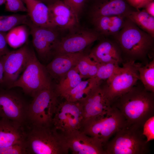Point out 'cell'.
Instances as JSON below:
<instances>
[{"mask_svg": "<svg viewBox=\"0 0 154 154\" xmlns=\"http://www.w3.org/2000/svg\"><path fill=\"white\" fill-rule=\"evenodd\" d=\"M113 38L121 50L123 62L133 61L145 65L154 52V37L126 17L123 27Z\"/></svg>", "mask_w": 154, "mask_h": 154, "instance_id": "6da1fadb", "label": "cell"}, {"mask_svg": "<svg viewBox=\"0 0 154 154\" xmlns=\"http://www.w3.org/2000/svg\"><path fill=\"white\" fill-rule=\"evenodd\" d=\"M124 117L127 124L143 126L154 115V93L146 90L142 84H137L111 104Z\"/></svg>", "mask_w": 154, "mask_h": 154, "instance_id": "7a4b0ae2", "label": "cell"}, {"mask_svg": "<svg viewBox=\"0 0 154 154\" xmlns=\"http://www.w3.org/2000/svg\"><path fill=\"white\" fill-rule=\"evenodd\" d=\"M25 141L29 154H67L69 150L64 136L53 126H32Z\"/></svg>", "mask_w": 154, "mask_h": 154, "instance_id": "3957f363", "label": "cell"}, {"mask_svg": "<svg viewBox=\"0 0 154 154\" xmlns=\"http://www.w3.org/2000/svg\"><path fill=\"white\" fill-rule=\"evenodd\" d=\"M143 126L127 124L104 145L106 154H145L149 151V142L143 134Z\"/></svg>", "mask_w": 154, "mask_h": 154, "instance_id": "277c9868", "label": "cell"}, {"mask_svg": "<svg viewBox=\"0 0 154 154\" xmlns=\"http://www.w3.org/2000/svg\"><path fill=\"white\" fill-rule=\"evenodd\" d=\"M29 104L27 120L32 126H52L54 116L59 103L58 97L52 86L37 92Z\"/></svg>", "mask_w": 154, "mask_h": 154, "instance_id": "5b68a950", "label": "cell"}, {"mask_svg": "<svg viewBox=\"0 0 154 154\" xmlns=\"http://www.w3.org/2000/svg\"><path fill=\"white\" fill-rule=\"evenodd\" d=\"M126 123L119 111L111 106L105 114L84 124L80 131L99 140L104 146L110 138Z\"/></svg>", "mask_w": 154, "mask_h": 154, "instance_id": "8992f818", "label": "cell"}, {"mask_svg": "<svg viewBox=\"0 0 154 154\" xmlns=\"http://www.w3.org/2000/svg\"><path fill=\"white\" fill-rule=\"evenodd\" d=\"M122 64L119 70L103 84L106 96L111 105L115 99L128 92L140 80L138 69L142 64L133 61Z\"/></svg>", "mask_w": 154, "mask_h": 154, "instance_id": "52a82bcc", "label": "cell"}, {"mask_svg": "<svg viewBox=\"0 0 154 154\" xmlns=\"http://www.w3.org/2000/svg\"><path fill=\"white\" fill-rule=\"evenodd\" d=\"M52 86L49 75L33 51L21 76L11 87H19L32 97L37 92Z\"/></svg>", "mask_w": 154, "mask_h": 154, "instance_id": "ba28073f", "label": "cell"}, {"mask_svg": "<svg viewBox=\"0 0 154 154\" xmlns=\"http://www.w3.org/2000/svg\"><path fill=\"white\" fill-rule=\"evenodd\" d=\"M83 118L82 104L80 101H65L59 103L52 121V126L63 135L80 130Z\"/></svg>", "mask_w": 154, "mask_h": 154, "instance_id": "9c48e42d", "label": "cell"}, {"mask_svg": "<svg viewBox=\"0 0 154 154\" xmlns=\"http://www.w3.org/2000/svg\"><path fill=\"white\" fill-rule=\"evenodd\" d=\"M33 51L25 44L0 57L4 69L3 81L0 86L6 89L11 88L25 69Z\"/></svg>", "mask_w": 154, "mask_h": 154, "instance_id": "30bf717a", "label": "cell"}, {"mask_svg": "<svg viewBox=\"0 0 154 154\" xmlns=\"http://www.w3.org/2000/svg\"><path fill=\"white\" fill-rule=\"evenodd\" d=\"M28 105L19 94L0 86V118L23 125L27 121Z\"/></svg>", "mask_w": 154, "mask_h": 154, "instance_id": "8fae6325", "label": "cell"}, {"mask_svg": "<svg viewBox=\"0 0 154 154\" xmlns=\"http://www.w3.org/2000/svg\"><path fill=\"white\" fill-rule=\"evenodd\" d=\"M60 39L55 49L56 54L83 52L87 47L100 38L94 29H76Z\"/></svg>", "mask_w": 154, "mask_h": 154, "instance_id": "7c38bea8", "label": "cell"}, {"mask_svg": "<svg viewBox=\"0 0 154 154\" xmlns=\"http://www.w3.org/2000/svg\"><path fill=\"white\" fill-rule=\"evenodd\" d=\"M27 25L30 28L33 45L38 55L42 60H48L53 56L60 39L56 28L37 26L31 21Z\"/></svg>", "mask_w": 154, "mask_h": 154, "instance_id": "4fadbf2b", "label": "cell"}, {"mask_svg": "<svg viewBox=\"0 0 154 154\" xmlns=\"http://www.w3.org/2000/svg\"><path fill=\"white\" fill-rule=\"evenodd\" d=\"M103 84L102 82L94 86L87 96L80 101L83 111L82 127L88 121L105 114L111 108L104 91Z\"/></svg>", "mask_w": 154, "mask_h": 154, "instance_id": "5bb4252c", "label": "cell"}, {"mask_svg": "<svg viewBox=\"0 0 154 154\" xmlns=\"http://www.w3.org/2000/svg\"><path fill=\"white\" fill-rule=\"evenodd\" d=\"M73 154H106L104 145L99 140L80 130L64 135Z\"/></svg>", "mask_w": 154, "mask_h": 154, "instance_id": "9a60e30c", "label": "cell"}, {"mask_svg": "<svg viewBox=\"0 0 154 154\" xmlns=\"http://www.w3.org/2000/svg\"><path fill=\"white\" fill-rule=\"evenodd\" d=\"M52 23L56 28L72 31L77 29L79 16L63 0H57L48 6Z\"/></svg>", "mask_w": 154, "mask_h": 154, "instance_id": "2e32d148", "label": "cell"}, {"mask_svg": "<svg viewBox=\"0 0 154 154\" xmlns=\"http://www.w3.org/2000/svg\"><path fill=\"white\" fill-rule=\"evenodd\" d=\"M101 38H102L88 54L89 57L99 64L111 62L122 63L121 51L115 40L112 37Z\"/></svg>", "mask_w": 154, "mask_h": 154, "instance_id": "e0dca14e", "label": "cell"}, {"mask_svg": "<svg viewBox=\"0 0 154 154\" xmlns=\"http://www.w3.org/2000/svg\"><path fill=\"white\" fill-rule=\"evenodd\" d=\"M89 16L91 19L101 16L122 15L126 16L135 9L125 0H90Z\"/></svg>", "mask_w": 154, "mask_h": 154, "instance_id": "ac0fdd59", "label": "cell"}, {"mask_svg": "<svg viewBox=\"0 0 154 154\" xmlns=\"http://www.w3.org/2000/svg\"><path fill=\"white\" fill-rule=\"evenodd\" d=\"M84 54L83 51L54 55L45 67L49 75L54 78H59L75 67Z\"/></svg>", "mask_w": 154, "mask_h": 154, "instance_id": "d6986e66", "label": "cell"}, {"mask_svg": "<svg viewBox=\"0 0 154 154\" xmlns=\"http://www.w3.org/2000/svg\"><path fill=\"white\" fill-rule=\"evenodd\" d=\"M23 125L17 121L0 118V147L25 142L26 133Z\"/></svg>", "mask_w": 154, "mask_h": 154, "instance_id": "ffe728a7", "label": "cell"}, {"mask_svg": "<svg viewBox=\"0 0 154 154\" xmlns=\"http://www.w3.org/2000/svg\"><path fill=\"white\" fill-rule=\"evenodd\" d=\"M126 17L122 15L101 16L91 19L94 29L102 37L113 38L123 27Z\"/></svg>", "mask_w": 154, "mask_h": 154, "instance_id": "44dd1931", "label": "cell"}, {"mask_svg": "<svg viewBox=\"0 0 154 154\" xmlns=\"http://www.w3.org/2000/svg\"><path fill=\"white\" fill-rule=\"evenodd\" d=\"M23 1L26 5L28 16L33 25L38 27L55 28L52 23L47 5L37 0H24Z\"/></svg>", "mask_w": 154, "mask_h": 154, "instance_id": "7402d4cb", "label": "cell"}, {"mask_svg": "<svg viewBox=\"0 0 154 154\" xmlns=\"http://www.w3.org/2000/svg\"><path fill=\"white\" fill-rule=\"evenodd\" d=\"M140 29L154 37V17L145 10L133 9L126 16Z\"/></svg>", "mask_w": 154, "mask_h": 154, "instance_id": "603a6c76", "label": "cell"}, {"mask_svg": "<svg viewBox=\"0 0 154 154\" xmlns=\"http://www.w3.org/2000/svg\"><path fill=\"white\" fill-rule=\"evenodd\" d=\"M99 84L94 77L82 80L75 87L60 97L69 102L81 101L87 96L92 88Z\"/></svg>", "mask_w": 154, "mask_h": 154, "instance_id": "cb8c5ba5", "label": "cell"}, {"mask_svg": "<svg viewBox=\"0 0 154 154\" xmlns=\"http://www.w3.org/2000/svg\"><path fill=\"white\" fill-rule=\"evenodd\" d=\"M59 82L54 90L58 97L76 86L82 80L76 66L60 77Z\"/></svg>", "mask_w": 154, "mask_h": 154, "instance_id": "d4e9b609", "label": "cell"}, {"mask_svg": "<svg viewBox=\"0 0 154 154\" xmlns=\"http://www.w3.org/2000/svg\"><path fill=\"white\" fill-rule=\"evenodd\" d=\"M26 25L17 26L6 33L7 43L11 47L14 48L20 47L26 42L28 37V31Z\"/></svg>", "mask_w": 154, "mask_h": 154, "instance_id": "484cf974", "label": "cell"}, {"mask_svg": "<svg viewBox=\"0 0 154 154\" xmlns=\"http://www.w3.org/2000/svg\"><path fill=\"white\" fill-rule=\"evenodd\" d=\"M100 64L94 61L85 54L81 57L76 66L82 79L94 77L97 72Z\"/></svg>", "mask_w": 154, "mask_h": 154, "instance_id": "4316f807", "label": "cell"}, {"mask_svg": "<svg viewBox=\"0 0 154 154\" xmlns=\"http://www.w3.org/2000/svg\"><path fill=\"white\" fill-rule=\"evenodd\" d=\"M139 80L145 89L154 93V59L138 68Z\"/></svg>", "mask_w": 154, "mask_h": 154, "instance_id": "83f0119b", "label": "cell"}, {"mask_svg": "<svg viewBox=\"0 0 154 154\" xmlns=\"http://www.w3.org/2000/svg\"><path fill=\"white\" fill-rule=\"evenodd\" d=\"M28 17L19 14L0 15V32L5 33L19 25H27L29 21Z\"/></svg>", "mask_w": 154, "mask_h": 154, "instance_id": "f1b7e54d", "label": "cell"}, {"mask_svg": "<svg viewBox=\"0 0 154 154\" xmlns=\"http://www.w3.org/2000/svg\"><path fill=\"white\" fill-rule=\"evenodd\" d=\"M119 64L111 62L100 64L97 73L94 77L98 83L110 79L121 68Z\"/></svg>", "mask_w": 154, "mask_h": 154, "instance_id": "f546056e", "label": "cell"}, {"mask_svg": "<svg viewBox=\"0 0 154 154\" xmlns=\"http://www.w3.org/2000/svg\"><path fill=\"white\" fill-rule=\"evenodd\" d=\"M28 154L27 145L25 142L0 147V154Z\"/></svg>", "mask_w": 154, "mask_h": 154, "instance_id": "4dcf8cb0", "label": "cell"}, {"mask_svg": "<svg viewBox=\"0 0 154 154\" xmlns=\"http://www.w3.org/2000/svg\"><path fill=\"white\" fill-rule=\"evenodd\" d=\"M5 4L6 11L15 13L27 12V8L22 0H5Z\"/></svg>", "mask_w": 154, "mask_h": 154, "instance_id": "1f68e13d", "label": "cell"}, {"mask_svg": "<svg viewBox=\"0 0 154 154\" xmlns=\"http://www.w3.org/2000/svg\"><path fill=\"white\" fill-rule=\"evenodd\" d=\"M143 134L145 137L146 142L154 139V116L147 119L143 126Z\"/></svg>", "mask_w": 154, "mask_h": 154, "instance_id": "d6a6232c", "label": "cell"}, {"mask_svg": "<svg viewBox=\"0 0 154 154\" xmlns=\"http://www.w3.org/2000/svg\"><path fill=\"white\" fill-rule=\"evenodd\" d=\"M79 15L88 0H63Z\"/></svg>", "mask_w": 154, "mask_h": 154, "instance_id": "836d02e7", "label": "cell"}, {"mask_svg": "<svg viewBox=\"0 0 154 154\" xmlns=\"http://www.w3.org/2000/svg\"><path fill=\"white\" fill-rule=\"evenodd\" d=\"M127 3L135 9L139 10L143 8L148 3L154 0H125Z\"/></svg>", "mask_w": 154, "mask_h": 154, "instance_id": "e575fe53", "label": "cell"}, {"mask_svg": "<svg viewBox=\"0 0 154 154\" xmlns=\"http://www.w3.org/2000/svg\"><path fill=\"white\" fill-rule=\"evenodd\" d=\"M5 33L0 32V57L10 51L7 46Z\"/></svg>", "mask_w": 154, "mask_h": 154, "instance_id": "d590c367", "label": "cell"}, {"mask_svg": "<svg viewBox=\"0 0 154 154\" xmlns=\"http://www.w3.org/2000/svg\"><path fill=\"white\" fill-rule=\"evenodd\" d=\"M143 8L149 14L154 17V0L148 3Z\"/></svg>", "mask_w": 154, "mask_h": 154, "instance_id": "8d00e7d4", "label": "cell"}, {"mask_svg": "<svg viewBox=\"0 0 154 154\" xmlns=\"http://www.w3.org/2000/svg\"><path fill=\"white\" fill-rule=\"evenodd\" d=\"M4 76V69L3 64L0 61V86L2 84Z\"/></svg>", "mask_w": 154, "mask_h": 154, "instance_id": "74e56055", "label": "cell"}, {"mask_svg": "<svg viewBox=\"0 0 154 154\" xmlns=\"http://www.w3.org/2000/svg\"><path fill=\"white\" fill-rule=\"evenodd\" d=\"M44 3L47 6L54 3L57 0H37Z\"/></svg>", "mask_w": 154, "mask_h": 154, "instance_id": "f35d334b", "label": "cell"}, {"mask_svg": "<svg viewBox=\"0 0 154 154\" xmlns=\"http://www.w3.org/2000/svg\"><path fill=\"white\" fill-rule=\"evenodd\" d=\"M5 0H0V6L3 4H5Z\"/></svg>", "mask_w": 154, "mask_h": 154, "instance_id": "ab89813d", "label": "cell"}, {"mask_svg": "<svg viewBox=\"0 0 154 154\" xmlns=\"http://www.w3.org/2000/svg\"><path fill=\"white\" fill-rule=\"evenodd\" d=\"M23 1L24 0H22Z\"/></svg>", "mask_w": 154, "mask_h": 154, "instance_id": "60d3db41", "label": "cell"}, {"mask_svg": "<svg viewBox=\"0 0 154 154\" xmlns=\"http://www.w3.org/2000/svg\"></svg>", "mask_w": 154, "mask_h": 154, "instance_id": "b9f144b4", "label": "cell"}]
</instances>
